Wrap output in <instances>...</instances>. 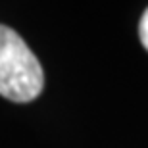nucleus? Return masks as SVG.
Wrapping results in <instances>:
<instances>
[{
    "mask_svg": "<svg viewBox=\"0 0 148 148\" xmlns=\"http://www.w3.org/2000/svg\"><path fill=\"white\" fill-rule=\"evenodd\" d=\"M42 66L14 29L0 25V96L31 102L42 92Z\"/></svg>",
    "mask_w": 148,
    "mask_h": 148,
    "instance_id": "f257e3e1",
    "label": "nucleus"
},
{
    "mask_svg": "<svg viewBox=\"0 0 148 148\" xmlns=\"http://www.w3.org/2000/svg\"><path fill=\"white\" fill-rule=\"evenodd\" d=\"M138 37H140L143 46L148 50V8L143 14V17H140V23H138Z\"/></svg>",
    "mask_w": 148,
    "mask_h": 148,
    "instance_id": "f03ea898",
    "label": "nucleus"
}]
</instances>
